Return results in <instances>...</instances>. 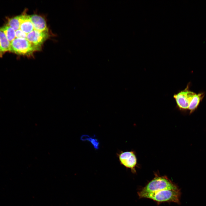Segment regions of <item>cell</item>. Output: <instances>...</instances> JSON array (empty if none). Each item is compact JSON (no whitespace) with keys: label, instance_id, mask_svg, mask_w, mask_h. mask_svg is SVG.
Masks as SVG:
<instances>
[{"label":"cell","instance_id":"obj_1","mask_svg":"<svg viewBox=\"0 0 206 206\" xmlns=\"http://www.w3.org/2000/svg\"><path fill=\"white\" fill-rule=\"evenodd\" d=\"M140 198L151 199L158 204L163 203L173 202L179 204L180 203L181 192L178 189H167L153 193L138 195Z\"/></svg>","mask_w":206,"mask_h":206},{"label":"cell","instance_id":"obj_2","mask_svg":"<svg viewBox=\"0 0 206 206\" xmlns=\"http://www.w3.org/2000/svg\"><path fill=\"white\" fill-rule=\"evenodd\" d=\"M178 186L166 176L155 175L154 177L138 192V195L167 189H179Z\"/></svg>","mask_w":206,"mask_h":206},{"label":"cell","instance_id":"obj_3","mask_svg":"<svg viewBox=\"0 0 206 206\" xmlns=\"http://www.w3.org/2000/svg\"><path fill=\"white\" fill-rule=\"evenodd\" d=\"M39 51L25 39L15 38L10 43L9 51L18 55L31 57Z\"/></svg>","mask_w":206,"mask_h":206},{"label":"cell","instance_id":"obj_4","mask_svg":"<svg viewBox=\"0 0 206 206\" xmlns=\"http://www.w3.org/2000/svg\"><path fill=\"white\" fill-rule=\"evenodd\" d=\"M189 87L188 85L184 90L173 95L177 106L181 110H188L189 104L196 94L190 91Z\"/></svg>","mask_w":206,"mask_h":206},{"label":"cell","instance_id":"obj_5","mask_svg":"<svg viewBox=\"0 0 206 206\" xmlns=\"http://www.w3.org/2000/svg\"><path fill=\"white\" fill-rule=\"evenodd\" d=\"M121 165L127 168L130 169L133 173L136 172L135 167L137 165V159L133 151H120L117 153Z\"/></svg>","mask_w":206,"mask_h":206},{"label":"cell","instance_id":"obj_6","mask_svg":"<svg viewBox=\"0 0 206 206\" xmlns=\"http://www.w3.org/2000/svg\"><path fill=\"white\" fill-rule=\"evenodd\" d=\"M10 43L3 32L0 28V56L5 53L9 51Z\"/></svg>","mask_w":206,"mask_h":206},{"label":"cell","instance_id":"obj_7","mask_svg":"<svg viewBox=\"0 0 206 206\" xmlns=\"http://www.w3.org/2000/svg\"><path fill=\"white\" fill-rule=\"evenodd\" d=\"M204 96L203 93L195 94L191 101L188 110L190 111V113L193 112L197 108L199 103Z\"/></svg>","mask_w":206,"mask_h":206},{"label":"cell","instance_id":"obj_8","mask_svg":"<svg viewBox=\"0 0 206 206\" xmlns=\"http://www.w3.org/2000/svg\"><path fill=\"white\" fill-rule=\"evenodd\" d=\"M22 18V15L21 14L9 19L7 25L12 27L16 31L19 28Z\"/></svg>","mask_w":206,"mask_h":206},{"label":"cell","instance_id":"obj_9","mask_svg":"<svg viewBox=\"0 0 206 206\" xmlns=\"http://www.w3.org/2000/svg\"><path fill=\"white\" fill-rule=\"evenodd\" d=\"M11 43L15 38V31L12 27L6 25L0 28Z\"/></svg>","mask_w":206,"mask_h":206},{"label":"cell","instance_id":"obj_10","mask_svg":"<svg viewBox=\"0 0 206 206\" xmlns=\"http://www.w3.org/2000/svg\"><path fill=\"white\" fill-rule=\"evenodd\" d=\"M86 136L87 138L86 137L85 135H82L81 136L80 139L82 140H88L91 142L95 148L96 149H98L99 148V142L98 140L96 138H91V137L88 138V136L87 135H86Z\"/></svg>","mask_w":206,"mask_h":206}]
</instances>
